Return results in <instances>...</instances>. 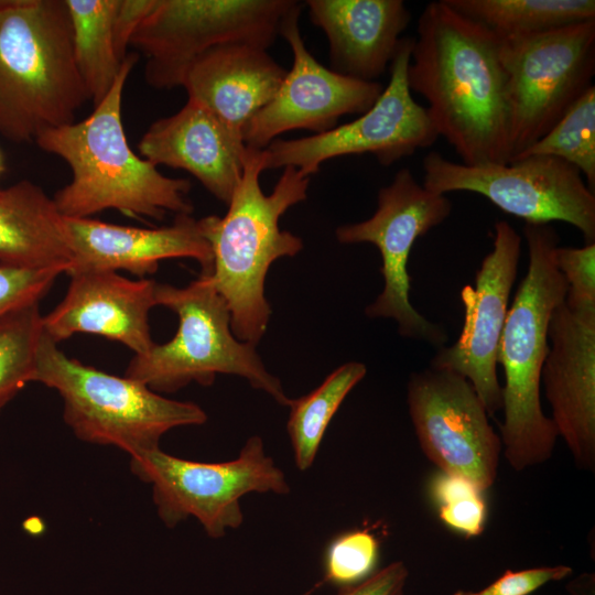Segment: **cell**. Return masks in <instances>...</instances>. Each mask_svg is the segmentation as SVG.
Wrapping results in <instances>:
<instances>
[{"label": "cell", "mask_w": 595, "mask_h": 595, "mask_svg": "<svg viewBox=\"0 0 595 595\" xmlns=\"http://www.w3.org/2000/svg\"><path fill=\"white\" fill-rule=\"evenodd\" d=\"M130 468L151 485L158 516L167 528L193 517L213 539L242 524L244 496L291 491L283 470L258 435L250 436L238 456L228 462L187 461L156 448L130 457Z\"/></svg>", "instance_id": "cell-8"}, {"label": "cell", "mask_w": 595, "mask_h": 595, "mask_svg": "<svg viewBox=\"0 0 595 595\" xmlns=\"http://www.w3.org/2000/svg\"><path fill=\"white\" fill-rule=\"evenodd\" d=\"M302 4L284 19L280 35L293 53L292 68L273 96L247 123L242 138L247 147L266 149L292 130L316 133L336 127L339 117L364 113L378 99L383 86L334 72L309 52L300 32Z\"/></svg>", "instance_id": "cell-16"}, {"label": "cell", "mask_w": 595, "mask_h": 595, "mask_svg": "<svg viewBox=\"0 0 595 595\" xmlns=\"http://www.w3.org/2000/svg\"><path fill=\"white\" fill-rule=\"evenodd\" d=\"M541 382L551 421L582 470L595 469V313L560 304L548 328Z\"/></svg>", "instance_id": "cell-17"}, {"label": "cell", "mask_w": 595, "mask_h": 595, "mask_svg": "<svg viewBox=\"0 0 595 595\" xmlns=\"http://www.w3.org/2000/svg\"><path fill=\"white\" fill-rule=\"evenodd\" d=\"M43 333L40 302L0 317V411L26 383L33 382Z\"/></svg>", "instance_id": "cell-27"}, {"label": "cell", "mask_w": 595, "mask_h": 595, "mask_svg": "<svg viewBox=\"0 0 595 595\" xmlns=\"http://www.w3.org/2000/svg\"><path fill=\"white\" fill-rule=\"evenodd\" d=\"M483 493L467 478L442 472L431 483L440 519L466 537H477L485 529L487 508Z\"/></svg>", "instance_id": "cell-29"}, {"label": "cell", "mask_w": 595, "mask_h": 595, "mask_svg": "<svg viewBox=\"0 0 595 595\" xmlns=\"http://www.w3.org/2000/svg\"><path fill=\"white\" fill-rule=\"evenodd\" d=\"M63 300L43 315L44 334L58 344L79 333L119 342L134 355L151 349L149 313L156 306L154 280H130L113 271L69 274Z\"/></svg>", "instance_id": "cell-19"}, {"label": "cell", "mask_w": 595, "mask_h": 595, "mask_svg": "<svg viewBox=\"0 0 595 595\" xmlns=\"http://www.w3.org/2000/svg\"><path fill=\"white\" fill-rule=\"evenodd\" d=\"M72 253L66 274L84 271H128L143 278L156 272L165 259L196 260L203 274L213 269V253L198 219L175 215L169 226L140 228L97 220L64 217Z\"/></svg>", "instance_id": "cell-18"}, {"label": "cell", "mask_w": 595, "mask_h": 595, "mask_svg": "<svg viewBox=\"0 0 595 595\" xmlns=\"http://www.w3.org/2000/svg\"><path fill=\"white\" fill-rule=\"evenodd\" d=\"M366 372L367 368L363 363H345L313 391L290 399L286 405L290 410L286 431L299 470L311 468L329 422Z\"/></svg>", "instance_id": "cell-26"}, {"label": "cell", "mask_w": 595, "mask_h": 595, "mask_svg": "<svg viewBox=\"0 0 595 595\" xmlns=\"http://www.w3.org/2000/svg\"><path fill=\"white\" fill-rule=\"evenodd\" d=\"M71 260L64 216L53 197L28 180L0 188V262L66 273Z\"/></svg>", "instance_id": "cell-23"}, {"label": "cell", "mask_w": 595, "mask_h": 595, "mask_svg": "<svg viewBox=\"0 0 595 595\" xmlns=\"http://www.w3.org/2000/svg\"><path fill=\"white\" fill-rule=\"evenodd\" d=\"M286 71L268 50L248 44L215 47L188 68L182 87L229 127L242 133L280 88Z\"/></svg>", "instance_id": "cell-22"}, {"label": "cell", "mask_w": 595, "mask_h": 595, "mask_svg": "<svg viewBox=\"0 0 595 595\" xmlns=\"http://www.w3.org/2000/svg\"><path fill=\"white\" fill-rule=\"evenodd\" d=\"M262 171L263 150L247 147L242 175L227 213L198 219L213 253L209 275L228 304L232 333L253 345L264 335L271 315L264 295L269 268L303 248L299 236L280 229V218L307 198L310 186V177L286 166L271 194L266 195L259 183Z\"/></svg>", "instance_id": "cell-3"}, {"label": "cell", "mask_w": 595, "mask_h": 595, "mask_svg": "<svg viewBox=\"0 0 595 595\" xmlns=\"http://www.w3.org/2000/svg\"><path fill=\"white\" fill-rule=\"evenodd\" d=\"M520 255V235L508 221H497L493 249L483 259L475 284L464 285L461 291L464 307L461 334L451 346H441L430 363L431 368L450 370L467 379L488 415L502 405L497 356Z\"/></svg>", "instance_id": "cell-15"}, {"label": "cell", "mask_w": 595, "mask_h": 595, "mask_svg": "<svg viewBox=\"0 0 595 595\" xmlns=\"http://www.w3.org/2000/svg\"><path fill=\"white\" fill-rule=\"evenodd\" d=\"M295 0H155L130 45L145 58L144 79L156 89L182 87L191 65L229 44L268 50Z\"/></svg>", "instance_id": "cell-10"}, {"label": "cell", "mask_w": 595, "mask_h": 595, "mask_svg": "<svg viewBox=\"0 0 595 595\" xmlns=\"http://www.w3.org/2000/svg\"><path fill=\"white\" fill-rule=\"evenodd\" d=\"M87 100L65 0H0V134L34 141Z\"/></svg>", "instance_id": "cell-5"}, {"label": "cell", "mask_w": 595, "mask_h": 595, "mask_svg": "<svg viewBox=\"0 0 595 595\" xmlns=\"http://www.w3.org/2000/svg\"><path fill=\"white\" fill-rule=\"evenodd\" d=\"M305 4L311 22L327 37L331 69L365 82L385 74L411 20L402 0H307Z\"/></svg>", "instance_id": "cell-21"}, {"label": "cell", "mask_w": 595, "mask_h": 595, "mask_svg": "<svg viewBox=\"0 0 595 595\" xmlns=\"http://www.w3.org/2000/svg\"><path fill=\"white\" fill-rule=\"evenodd\" d=\"M75 62L89 99L98 105L115 83L123 61L113 43L118 0H65Z\"/></svg>", "instance_id": "cell-24"}, {"label": "cell", "mask_w": 595, "mask_h": 595, "mask_svg": "<svg viewBox=\"0 0 595 595\" xmlns=\"http://www.w3.org/2000/svg\"><path fill=\"white\" fill-rule=\"evenodd\" d=\"M496 35L522 36L595 20L594 0H445Z\"/></svg>", "instance_id": "cell-25"}, {"label": "cell", "mask_w": 595, "mask_h": 595, "mask_svg": "<svg viewBox=\"0 0 595 595\" xmlns=\"http://www.w3.org/2000/svg\"><path fill=\"white\" fill-rule=\"evenodd\" d=\"M530 155L554 156L572 164L594 192L595 86H592L540 140L515 160Z\"/></svg>", "instance_id": "cell-28"}, {"label": "cell", "mask_w": 595, "mask_h": 595, "mask_svg": "<svg viewBox=\"0 0 595 595\" xmlns=\"http://www.w3.org/2000/svg\"><path fill=\"white\" fill-rule=\"evenodd\" d=\"M33 382L60 393L64 421L79 440L115 446L130 457L160 448L172 429L207 421L196 403L169 399L138 380L71 358L44 333Z\"/></svg>", "instance_id": "cell-7"}, {"label": "cell", "mask_w": 595, "mask_h": 595, "mask_svg": "<svg viewBox=\"0 0 595 595\" xmlns=\"http://www.w3.org/2000/svg\"><path fill=\"white\" fill-rule=\"evenodd\" d=\"M523 236L528 269L508 309L497 356L505 375L499 436L506 461L517 472L548 461L556 443V430L541 407L540 386L549 322L567 289L554 262L560 244L555 228L526 224Z\"/></svg>", "instance_id": "cell-4"}, {"label": "cell", "mask_w": 595, "mask_h": 595, "mask_svg": "<svg viewBox=\"0 0 595 595\" xmlns=\"http://www.w3.org/2000/svg\"><path fill=\"white\" fill-rule=\"evenodd\" d=\"M407 403L420 447L440 472L465 477L483 491L493 486L501 440L467 379L431 367L414 372Z\"/></svg>", "instance_id": "cell-14"}, {"label": "cell", "mask_w": 595, "mask_h": 595, "mask_svg": "<svg viewBox=\"0 0 595 595\" xmlns=\"http://www.w3.org/2000/svg\"><path fill=\"white\" fill-rule=\"evenodd\" d=\"M451 212L452 202L446 195L426 190L409 169L403 167L389 185L378 191L377 208L371 217L340 225L335 231L340 244H371L380 252L385 285L366 307V315L393 318L400 335L435 346H443L447 336L440 325L426 320L410 302L408 261L415 240L441 225Z\"/></svg>", "instance_id": "cell-12"}, {"label": "cell", "mask_w": 595, "mask_h": 595, "mask_svg": "<svg viewBox=\"0 0 595 595\" xmlns=\"http://www.w3.org/2000/svg\"><path fill=\"white\" fill-rule=\"evenodd\" d=\"M554 262L567 284L565 305L573 312L595 313V242L581 248L559 246Z\"/></svg>", "instance_id": "cell-31"}, {"label": "cell", "mask_w": 595, "mask_h": 595, "mask_svg": "<svg viewBox=\"0 0 595 595\" xmlns=\"http://www.w3.org/2000/svg\"><path fill=\"white\" fill-rule=\"evenodd\" d=\"M413 41L401 39L389 66V83L367 111L322 133L273 140L263 149L264 170L293 166L310 177L331 159L360 154H372L379 164L389 166L433 145L439 134L408 84Z\"/></svg>", "instance_id": "cell-13"}, {"label": "cell", "mask_w": 595, "mask_h": 595, "mask_svg": "<svg viewBox=\"0 0 595 595\" xmlns=\"http://www.w3.org/2000/svg\"><path fill=\"white\" fill-rule=\"evenodd\" d=\"M408 66L439 134L462 163H509V109L498 36L447 4L422 10Z\"/></svg>", "instance_id": "cell-1"}, {"label": "cell", "mask_w": 595, "mask_h": 595, "mask_svg": "<svg viewBox=\"0 0 595 595\" xmlns=\"http://www.w3.org/2000/svg\"><path fill=\"white\" fill-rule=\"evenodd\" d=\"M571 574L572 569L566 565L506 571L488 586L473 592V595H530L544 584L561 581Z\"/></svg>", "instance_id": "cell-33"}, {"label": "cell", "mask_w": 595, "mask_h": 595, "mask_svg": "<svg viewBox=\"0 0 595 595\" xmlns=\"http://www.w3.org/2000/svg\"><path fill=\"white\" fill-rule=\"evenodd\" d=\"M423 186L436 194L473 192L526 224L564 221L595 240V195L572 164L548 155L509 163L469 165L429 152L422 162Z\"/></svg>", "instance_id": "cell-11"}, {"label": "cell", "mask_w": 595, "mask_h": 595, "mask_svg": "<svg viewBox=\"0 0 595 595\" xmlns=\"http://www.w3.org/2000/svg\"><path fill=\"white\" fill-rule=\"evenodd\" d=\"M454 595H473V592L459 591L456 592Z\"/></svg>", "instance_id": "cell-37"}, {"label": "cell", "mask_w": 595, "mask_h": 595, "mask_svg": "<svg viewBox=\"0 0 595 595\" xmlns=\"http://www.w3.org/2000/svg\"><path fill=\"white\" fill-rule=\"evenodd\" d=\"M6 170V165H4V160H3V155L0 151V175L4 172Z\"/></svg>", "instance_id": "cell-36"}, {"label": "cell", "mask_w": 595, "mask_h": 595, "mask_svg": "<svg viewBox=\"0 0 595 595\" xmlns=\"http://www.w3.org/2000/svg\"><path fill=\"white\" fill-rule=\"evenodd\" d=\"M498 39L506 74L511 162L594 86L595 20Z\"/></svg>", "instance_id": "cell-9"}, {"label": "cell", "mask_w": 595, "mask_h": 595, "mask_svg": "<svg viewBox=\"0 0 595 595\" xmlns=\"http://www.w3.org/2000/svg\"><path fill=\"white\" fill-rule=\"evenodd\" d=\"M379 549L378 539L367 529L339 533L329 541L324 552L325 581L337 587L364 581L377 569Z\"/></svg>", "instance_id": "cell-30"}, {"label": "cell", "mask_w": 595, "mask_h": 595, "mask_svg": "<svg viewBox=\"0 0 595 595\" xmlns=\"http://www.w3.org/2000/svg\"><path fill=\"white\" fill-rule=\"evenodd\" d=\"M155 0H118L113 18V43L121 61L128 55L130 41L143 19L152 10Z\"/></svg>", "instance_id": "cell-35"}, {"label": "cell", "mask_w": 595, "mask_h": 595, "mask_svg": "<svg viewBox=\"0 0 595 595\" xmlns=\"http://www.w3.org/2000/svg\"><path fill=\"white\" fill-rule=\"evenodd\" d=\"M138 150L155 166L188 172L213 196L228 204L242 175L247 145L241 132L187 97L178 111L151 123Z\"/></svg>", "instance_id": "cell-20"}, {"label": "cell", "mask_w": 595, "mask_h": 595, "mask_svg": "<svg viewBox=\"0 0 595 595\" xmlns=\"http://www.w3.org/2000/svg\"><path fill=\"white\" fill-rule=\"evenodd\" d=\"M408 576L407 565L394 561L361 582L338 587L335 595H403Z\"/></svg>", "instance_id": "cell-34"}, {"label": "cell", "mask_w": 595, "mask_h": 595, "mask_svg": "<svg viewBox=\"0 0 595 595\" xmlns=\"http://www.w3.org/2000/svg\"><path fill=\"white\" fill-rule=\"evenodd\" d=\"M155 302L177 315L176 334L167 343H154L145 354L134 355L126 377L158 393H171L191 382L212 386L219 374L234 375L288 405L290 398L280 379L267 370L256 345L234 335L228 304L209 274L201 273L181 288L156 283Z\"/></svg>", "instance_id": "cell-6"}, {"label": "cell", "mask_w": 595, "mask_h": 595, "mask_svg": "<svg viewBox=\"0 0 595 595\" xmlns=\"http://www.w3.org/2000/svg\"><path fill=\"white\" fill-rule=\"evenodd\" d=\"M65 271L61 268H24L0 262V317L19 306L40 300L55 279Z\"/></svg>", "instance_id": "cell-32"}, {"label": "cell", "mask_w": 595, "mask_h": 595, "mask_svg": "<svg viewBox=\"0 0 595 595\" xmlns=\"http://www.w3.org/2000/svg\"><path fill=\"white\" fill-rule=\"evenodd\" d=\"M138 61L128 53L108 94L82 121L41 132L35 143L65 161L71 181L53 201L64 217L87 218L106 209L129 217L162 220L171 212L191 215L186 178L162 174L128 143L121 105L127 79Z\"/></svg>", "instance_id": "cell-2"}]
</instances>
